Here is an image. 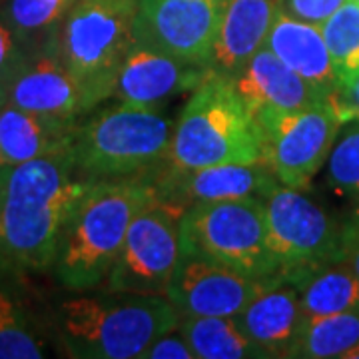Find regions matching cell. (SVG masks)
<instances>
[{"label":"cell","instance_id":"7a4b0ae2","mask_svg":"<svg viewBox=\"0 0 359 359\" xmlns=\"http://www.w3.org/2000/svg\"><path fill=\"white\" fill-rule=\"evenodd\" d=\"M158 198L146 178L96 180L58 240L50 271L68 292L102 287L134 218Z\"/></svg>","mask_w":359,"mask_h":359},{"label":"cell","instance_id":"30bf717a","mask_svg":"<svg viewBox=\"0 0 359 359\" xmlns=\"http://www.w3.org/2000/svg\"><path fill=\"white\" fill-rule=\"evenodd\" d=\"M186 208L156 200L130 224L102 287L108 292L164 294L178 266L180 224Z\"/></svg>","mask_w":359,"mask_h":359},{"label":"cell","instance_id":"f546056e","mask_svg":"<svg viewBox=\"0 0 359 359\" xmlns=\"http://www.w3.org/2000/svg\"><path fill=\"white\" fill-rule=\"evenodd\" d=\"M140 359H194V351L176 325L166 334L158 335L154 341L142 351Z\"/></svg>","mask_w":359,"mask_h":359},{"label":"cell","instance_id":"277c9868","mask_svg":"<svg viewBox=\"0 0 359 359\" xmlns=\"http://www.w3.org/2000/svg\"><path fill=\"white\" fill-rule=\"evenodd\" d=\"M256 162H266L256 118L245 108L233 78L208 70L174 124L162 166L196 170Z\"/></svg>","mask_w":359,"mask_h":359},{"label":"cell","instance_id":"83f0119b","mask_svg":"<svg viewBox=\"0 0 359 359\" xmlns=\"http://www.w3.org/2000/svg\"><path fill=\"white\" fill-rule=\"evenodd\" d=\"M32 52L25 46V42L16 36L6 20L0 16V98L6 82L16 74V70L25 65V60Z\"/></svg>","mask_w":359,"mask_h":359},{"label":"cell","instance_id":"836d02e7","mask_svg":"<svg viewBox=\"0 0 359 359\" xmlns=\"http://www.w3.org/2000/svg\"><path fill=\"white\" fill-rule=\"evenodd\" d=\"M2 2H4V0H0V6H2Z\"/></svg>","mask_w":359,"mask_h":359},{"label":"cell","instance_id":"ffe728a7","mask_svg":"<svg viewBox=\"0 0 359 359\" xmlns=\"http://www.w3.org/2000/svg\"><path fill=\"white\" fill-rule=\"evenodd\" d=\"M266 46L283 65L308 80L323 98L341 94L320 26L302 22L283 11H278Z\"/></svg>","mask_w":359,"mask_h":359},{"label":"cell","instance_id":"74e56055","mask_svg":"<svg viewBox=\"0 0 359 359\" xmlns=\"http://www.w3.org/2000/svg\"><path fill=\"white\" fill-rule=\"evenodd\" d=\"M0 100H2V98H0Z\"/></svg>","mask_w":359,"mask_h":359},{"label":"cell","instance_id":"ac0fdd59","mask_svg":"<svg viewBox=\"0 0 359 359\" xmlns=\"http://www.w3.org/2000/svg\"><path fill=\"white\" fill-rule=\"evenodd\" d=\"M278 11L280 0H224L208 68L224 76H238L266 46Z\"/></svg>","mask_w":359,"mask_h":359},{"label":"cell","instance_id":"d4e9b609","mask_svg":"<svg viewBox=\"0 0 359 359\" xmlns=\"http://www.w3.org/2000/svg\"><path fill=\"white\" fill-rule=\"evenodd\" d=\"M332 56L339 92L347 96L359 78V4L347 0L320 26Z\"/></svg>","mask_w":359,"mask_h":359},{"label":"cell","instance_id":"52a82bcc","mask_svg":"<svg viewBox=\"0 0 359 359\" xmlns=\"http://www.w3.org/2000/svg\"><path fill=\"white\" fill-rule=\"evenodd\" d=\"M180 250L254 280L282 278L269 250L262 198L188 205L180 224Z\"/></svg>","mask_w":359,"mask_h":359},{"label":"cell","instance_id":"d590c367","mask_svg":"<svg viewBox=\"0 0 359 359\" xmlns=\"http://www.w3.org/2000/svg\"><path fill=\"white\" fill-rule=\"evenodd\" d=\"M0 166H2V162H0Z\"/></svg>","mask_w":359,"mask_h":359},{"label":"cell","instance_id":"603a6c76","mask_svg":"<svg viewBox=\"0 0 359 359\" xmlns=\"http://www.w3.org/2000/svg\"><path fill=\"white\" fill-rule=\"evenodd\" d=\"M76 0H4L0 16L30 52L54 48L56 34Z\"/></svg>","mask_w":359,"mask_h":359},{"label":"cell","instance_id":"7c38bea8","mask_svg":"<svg viewBox=\"0 0 359 359\" xmlns=\"http://www.w3.org/2000/svg\"><path fill=\"white\" fill-rule=\"evenodd\" d=\"M271 282L248 278L204 256L182 254L166 297L178 318H236Z\"/></svg>","mask_w":359,"mask_h":359},{"label":"cell","instance_id":"3957f363","mask_svg":"<svg viewBox=\"0 0 359 359\" xmlns=\"http://www.w3.org/2000/svg\"><path fill=\"white\" fill-rule=\"evenodd\" d=\"M52 323L70 358L134 359L178 325V311L164 294L78 292L58 302Z\"/></svg>","mask_w":359,"mask_h":359},{"label":"cell","instance_id":"4dcf8cb0","mask_svg":"<svg viewBox=\"0 0 359 359\" xmlns=\"http://www.w3.org/2000/svg\"><path fill=\"white\" fill-rule=\"evenodd\" d=\"M344 248H341V259L349 268L355 271L359 278V222L349 219L344 224Z\"/></svg>","mask_w":359,"mask_h":359},{"label":"cell","instance_id":"7402d4cb","mask_svg":"<svg viewBox=\"0 0 359 359\" xmlns=\"http://www.w3.org/2000/svg\"><path fill=\"white\" fill-rule=\"evenodd\" d=\"M178 330L198 359H266L236 318H178Z\"/></svg>","mask_w":359,"mask_h":359},{"label":"cell","instance_id":"8fae6325","mask_svg":"<svg viewBox=\"0 0 359 359\" xmlns=\"http://www.w3.org/2000/svg\"><path fill=\"white\" fill-rule=\"evenodd\" d=\"M224 0H138L134 42L192 65H210Z\"/></svg>","mask_w":359,"mask_h":359},{"label":"cell","instance_id":"6da1fadb","mask_svg":"<svg viewBox=\"0 0 359 359\" xmlns=\"http://www.w3.org/2000/svg\"><path fill=\"white\" fill-rule=\"evenodd\" d=\"M96 180L72 152L0 166V269L50 271L58 240Z\"/></svg>","mask_w":359,"mask_h":359},{"label":"cell","instance_id":"44dd1931","mask_svg":"<svg viewBox=\"0 0 359 359\" xmlns=\"http://www.w3.org/2000/svg\"><path fill=\"white\" fill-rule=\"evenodd\" d=\"M295 290L304 320L359 309V278L344 259L316 269Z\"/></svg>","mask_w":359,"mask_h":359},{"label":"cell","instance_id":"f1b7e54d","mask_svg":"<svg viewBox=\"0 0 359 359\" xmlns=\"http://www.w3.org/2000/svg\"><path fill=\"white\" fill-rule=\"evenodd\" d=\"M347 0H280V11L302 22L321 26Z\"/></svg>","mask_w":359,"mask_h":359},{"label":"cell","instance_id":"5bb4252c","mask_svg":"<svg viewBox=\"0 0 359 359\" xmlns=\"http://www.w3.org/2000/svg\"><path fill=\"white\" fill-rule=\"evenodd\" d=\"M2 102L28 112L82 120L94 106L54 48L32 52L2 88Z\"/></svg>","mask_w":359,"mask_h":359},{"label":"cell","instance_id":"cb8c5ba5","mask_svg":"<svg viewBox=\"0 0 359 359\" xmlns=\"http://www.w3.org/2000/svg\"><path fill=\"white\" fill-rule=\"evenodd\" d=\"M359 346V309L304 320L292 358L344 359Z\"/></svg>","mask_w":359,"mask_h":359},{"label":"cell","instance_id":"4fadbf2b","mask_svg":"<svg viewBox=\"0 0 359 359\" xmlns=\"http://www.w3.org/2000/svg\"><path fill=\"white\" fill-rule=\"evenodd\" d=\"M160 200L184 208L200 202H224L242 198H266L280 182L268 162L218 164V166L174 170L160 166L144 176Z\"/></svg>","mask_w":359,"mask_h":359},{"label":"cell","instance_id":"1f68e13d","mask_svg":"<svg viewBox=\"0 0 359 359\" xmlns=\"http://www.w3.org/2000/svg\"><path fill=\"white\" fill-rule=\"evenodd\" d=\"M347 98L351 100L353 104H358L359 106V78L353 82V86H351V90H349V94H347Z\"/></svg>","mask_w":359,"mask_h":359},{"label":"cell","instance_id":"2e32d148","mask_svg":"<svg viewBox=\"0 0 359 359\" xmlns=\"http://www.w3.org/2000/svg\"><path fill=\"white\" fill-rule=\"evenodd\" d=\"M233 84L254 118L276 112H297L327 100L308 80L283 65L268 46L254 54L244 70L233 76Z\"/></svg>","mask_w":359,"mask_h":359},{"label":"cell","instance_id":"d6986e66","mask_svg":"<svg viewBox=\"0 0 359 359\" xmlns=\"http://www.w3.org/2000/svg\"><path fill=\"white\" fill-rule=\"evenodd\" d=\"M80 122L0 102V162L20 164L72 152Z\"/></svg>","mask_w":359,"mask_h":359},{"label":"cell","instance_id":"484cf974","mask_svg":"<svg viewBox=\"0 0 359 359\" xmlns=\"http://www.w3.org/2000/svg\"><path fill=\"white\" fill-rule=\"evenodd\" d=\"M44 346L18 299L0 283V359H40Z\"/></svg>","mask_w":359,"mask_h":359},{"label":"cell","instance_id":"d6a6232c","mask_svg":"<svg viewBox=\"0 0 359 359\" xmlns=\"http://www.w3.org/2000/svg\"><path fill=\"white\" fill-rule=\"evenodd\" d=\"M351 219H355V222H359V210H358V212H355V216H353V218H351Z\"/></svg>","mask_w":359,"mask_h":359},{"label":"cell","instance_id":"4316f807","mask_svg":"<svg viewBox=\"0 0 359 359\" xmlns=\"http://www.w3.org/2000/svg\"><path fill=\"white\" fill-rule=\"evenodd\" d=\"M325 180L337 196L359 205V114L344 122L337 132Z\"/></svg>","mask_w":359,"mask_h":359},{"label":"cell","instance_id":"e0dca14e","mask_svg":"<svg viewBox=\"0 0 359 359\" xmlns=\"http://www.w3.org/2000/svg\"><path fill=\"white\" fill-rule=\"evenodd\" d=\"M236 321L266 359L292 358L304 325L295 285L273 280L236 316Z\"/></svg>","mask_w":359,"mask_h":359},{"label":"cell","instance_id":"8d00e7d4","mask_svg":"<svg viewBox=\"0 0 359 359\" xmlns=\"http://www.w3.org/2000/svg\"><path fill=\"white\" fill-rule=\"evenodd\" d=\"M0 102H2V100H0Z\"/></svg>","mask_w":359,"mask_h":359},{"label":"cell","instance_id":"9a60e30c","mask_svg":"<svg viewBox=\"0 0 359 359\" xmlns=\"http://www.w3.org/2000/svg\"><path fill=\"white\" fill-rule=\"evenodd\" d=\"M208 66L132 44L116 78L112 98L134 106H160L168 98L192 92L208 74Z\"/></svg>","mask_w":359,"mask_h":359},{"label":"cell","instance_id":"e575fe53","mask_svg":"<svg viewBox=\"0 0 359 359\" xmlns=\"http://www.w3.org/2000/svg\"><path fill=\"white\" fill-rule=\"evenodd\" d=\"M353 2H358V4H359V0H353Z\"/></svg>","mask_w":359,"mask_h":359},{"label":"cell","instance_id":"9c48e42d","mask_svg":"<svg viewBox=\"0 0 359 359\" xmlns=\"http://www.w3.org/2000/svg\"><path fill=\"white\" fill-rule=\"evenodd\" d=\"M264 218L280 276L292 285L341 259L344 224H335L302 190L278 184L264 198Z\"/></svg>","mask_w":359,"mask_h":359},{"label":"cell","instance_id":"8992f818","mask_svg":"<svg viewBox=\"0 0 359 359\" xmlns=\"http://www.w3.org/2000/svg\"><path fill=\"white\" fill-rule=\"evenodd\" d=\"M136 2L76 0L56 34L54 50L94 108L112 98L120 66L134 44Z\"/></svg>","mask_w":359,"mask_h":359},{"label":"cell","instance_id":"ba28073f","mask_svg":"<svg viewBox=\"0 0 359 359\" xmlns=\"http://www.w3.org/2000/svg\"><path fill=\"white\" fill-rule=\"evenodd\" d=\"M359 106L344 94L297 112H276L256 118L264 138V160L280 184L306 192L327 162L337 132Z\"/></svg>","mask_w":359,"mask_h":359},{"label":"cell","instance_id":"5b68a950","mask_svg":"<svg viewBox=\"0 0 359 359\" xmlns=\"http://www.w3.org/2000/svg\"><path fill=\"white\" fill-rule=\"evenodd\" d=\"M174 122L156 106L116 102L82 118L72 146L90 180L144 178L166 160Z\"/></svg>","mask_w":359,"mask_h":359}]
</instances>
